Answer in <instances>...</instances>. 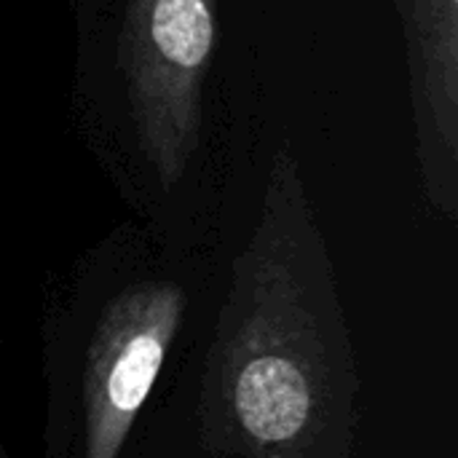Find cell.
Here are the masks:
<instances>
[{
    "label": "cell",
    "instance_id": "6da1fadb",
    "mask_svg": "<svg viewBox=\"0 0 458 458\" xmlns=\"http://www.w3.org/2000/svg\"><path fill=\"white\" fill-rule=\"evenodd\" d=\"M182 303L174 284H142L105 311L83 378L86 458H118L180 327Z\"/></svg>",
    "mask_w": 458,
    "mask_h": 458
},
{
    "label": "cell",
    "instance_id": "7a4b0ae2",
    "mask_svg": "<svg viewBox=\"0 0 458 458\" xmlns=\"http://www.w3.org/2000/svg\"><path fill=\"white\" fill-rule=\"evenodd\" d=\"M306 352L309 344L293 330L276 335L266 311L242 325L233 341L223 397L258 454H284L298 445L322 413L325 373L314 370Z\"/></svg>",
    "mask_w": 458,
    "mask_h": 458
},
{
    "label": "cell",
    "instance_id": "3957f363",
    "mask_svg": "<svg viewBox=\"0 0 458 458\" xmlns=\"http://www.w3.org/2000/svg\"><path fill=\"white\" fill-rule=\"evenodd\" d=\"M150 30L156 48L182 67L201 64L212 48V16L204 0H156Z\"/></svg>",
    "mask_w": 458,
    "mask_h": 458
},
{
    "label": "cell",
    "instance_id": "277c9868",
    "mask_svg": "<svg viewBox=\"0 0 458 458\" xmlns=\"http://www.w3.org/2000/svg\"><path fill=\"white\" fill-rule=\"evenodd\" d=\"M451 3H456V0H451Z\"/></svg>",
    "mask_w": 458,
    "mask_h": 458
}]
</instances>
